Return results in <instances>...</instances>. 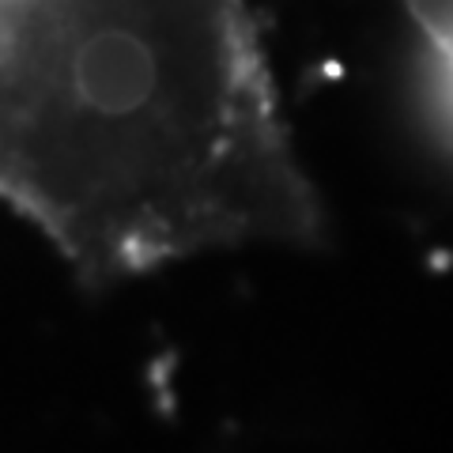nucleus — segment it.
Instances as JSON below:
<instances>
[{
  "label": "nucleus",
  "mask_w": 453,
  "mask_h": 453,
  "mask_svg": "<svg viewBox=\"0 0 453 453\" xmlns=\"http://www.w3.org/2000/svg\"><path fill=\"white\" fill-rule=\"evenodd\" d=\"M46 50L144 91L231 76L261 50L250 0H0Z\"/></svg>",
  "instance_id": "1"
},
{
  "label": "nucleus",
  "mask_w": 453,
  "mask_h": 453,
  "mask_svg": "<svg viewBox=\"0 0 453 453\" xmlns=\"http://www.w3.org/2000/svg\"><path fill=\"white\" fill-rule=\"evenodd\" d=\"M401 4L427 46L446 91L453 95V0H401Z\"/></svg>",
  "instance_id": "2"
}]
</instances>
